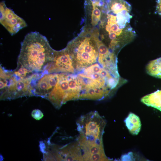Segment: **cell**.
Listing matches in <instances>:
<instances>
[{
    "label": "cell",
    "instance_id": "cell-1",
    "mask_svg": "<svg viewBox=\"0 0 161 161\" xmlns=\"http://www.w3.org/2000/svg\"><path fill=\"white\" fill-rule=\"evenodd\" d=\"M104 4L98 27L95 28V31L100 40L117 56L136 35L130 24L131 6L124 0H109Z\"/></svg>",
    "mask_w": 161,
    "mask_h": 161
},
{
    "label": "cell",
    "instance_id": "cell-2",
    "mask_svg": "<svg viewBox=\"0 0 161 161\" xmlns=\"http://www.w3.org/2000/svg\"><path fill=\"white\" fill-rule=\"evenodd\" d=\"M80 87L79 100H101L109 97L119 85L117 78L95 63L76 73Z\"/></svg>",
    "mask_w": 161,
    "mask_h": 161
},
{
    "label": "cell",
    "instance_id": "cell-3",
    "mask_svg": "<svg viewBox=\"0 0 161 161\" xmlns=\"http://www.w3.org/2000/svg\"><path fill=\"white\" fill-rule=\"evenodd\" d=\"M54 50L45 36L31 32L21 43L17 65L35 73L43 72L52 60Z\"/></svg>",
    "mask_w": 161,
    "mask_h": 161
},
{
    "label": "cell",
    "instance_id": "cell-4",
    "mask_svg": "<svg viewBox=\"0 0 161 161\" xmlns=\"http://www.w3.org/2000/svg\"><path fill=\"white\" fill-rule=\"evenodd\" d=\"M66 47L76 73L97 62L99 51L97 43L88 30L83 28L80 34L69 42Z\"/></svg>",
    "mask_w": 161,
    "mask_h": 161
},
{
    "label": "cell",
    "instance_id": "cell-5",
    "mask_svg": "<svg viewBox=\"0 0 161 161\" xmlns=\"http://www.w3.org/2000/svg\"><path fill=\"white\" fill-rule=\"evenodd\" d=\"M80 92L76 74L57 73V83L45 99L59 109L68 101L79 100Z\"/></svg>",
    "mask_w": 161,
    "mask_h": 161
},
{
    "label": "cell",
    "instance_id": "cell-6",
    "mask_svg": "<svg viewBox=\"0 0 161 161\" xmlns=\"http://www.w3.org/2000/svg\"><path fill=\"white\" fill-rule=\"evenodd\" d=\"M0 70L1 100L33 96L31 80L19 78L13 71L5 69L1 65Z\"/></svg>",
    "mask_w": 161,
    "mask_h": 161
},
{
    "label": "cell",
    "instance_id": "cell-7",
    "mask_svg": "<svg viewBox=\"0 0 161 161\" xmlns=\"http://www.w3.org/2000/svg\"><path fill=\"white\" fill-rule=\"evenodd\" d=\"M40 150L44 160L83 161L77 137L75 139L70 136L66 143L61 145L48 140L43 141Z\"/></svg>",
    "mask_w": 161,
    "mask_h": 161
},
{
    "label": "cell",
    "instance_id": "cell-8",
    "mask_svg": "<svg viewBox=\"0 0 161 161\" xmlns=\"http://www.w3.org/2000/svg\"><path fill=\"white\" fill-rule=\"evenodd\" d=\"M78 140L95 144H103L102 137L106 120L96 111L81 116L76 123Z\"/></svg>",
    "mask_w": 161,
    "mask_h": 161
},
{
    "label": "cell",
    "instance_id": "cell-9",
    "mask_svg": "<svg viewBox=\"0 0 161 161\" xmlns=\"http://www.w3.org/2000/svg\"><path fill=\"white\" fill-rule=\"evenodd\" d=\"M44 72L75 74L71 58L66 47L59 51L54 50L52 60Z\"/></svg>",
    "mask_w": 161,
    "mask_h": 161
},
{
    "label": "cell",
    "instance_id": "cell-10",
    "mask_svg": "<svg viewBox=\"0 0 161 161\" xmlns=\"http://www.w3.org/2000/svg\"><path fill=\"white\" fill-rule=\"evenodd\" d=\"M0 22L12 35L27 26L25 21L7 7L4 2L0 3Z\"/></svg>",
    "mask_w": 161,
    "mask_h": 161
},
{
    "label": "cell",
    "instance_id": "cell-11",
    "mask_svg": "<svg viewBox=\"0 0 161 161\" xmlns=\"http://www.w3.org/2000/svg\"><path fill=\"white\" fill-rule=\"evenodd\" d=\"M57 81V73L42 72L31 82L33 96L45 98L49 94Z\"/></svg>",
    "mask_w": 161,
    "mask_h": 161
},
{
    "label": "cell",
    "instance_id": "cell-12",
    "mask_svg": "<svg viewBox=\"0 0 161 161\" xmlns=\"http://www.w3.org/2000/svg\"><path fill=\"white\" fill-rule=\"evenodd\" d=\"M105 1L85 0L86 22L84 28L91 30L97 27L101 18Z\"/></svg>",
    "mask_w": 161,
    "mask_h": 161
},
{
    "label": "cell",
    "instance_id": "cell-13",
    "mask_svg": "<svg viewBox=\"0 0 161 161\" xmlns=\"http://www.w3.org/2000/svg\"><path fill=\"white\" fill-rule=\"evenodd\" d=\"M129 131L133 135H137L141 128V123L139 117L137 115L130 112L124 120Z\"/></svg>",
    "mask_w": 161,
    "mask_h": 161
},
{
    "label": "cell",
    "instance_id": "cell-14",
    "mask_svg": "<svg viewBox=\"0 0 161 161\" xmlns=\"http://www.w3.org/2000/svg\"><path fill=\"white\" fill-rule=\"evenodd\" d=\"M141 101L147 106L156 108L161 112V90L144 96Z\"/></svg>",
    "mask_w": 161,
    "mask_h": 161
},
{
    "label": "cell",
    "instance_id": "cell-15",
    "mask_svg": "<svg viewBox=\"0 0 161 161\" xmlns=\"http://www.w3.org/2000/svg\"><path fill=\"white\" fill-rule=\"evenodd\" d=\"M147 73L157 77L161 73V57L151 61L146 67Z\"/></svg>",
    "mask_w": 161,
    "mask_h": 161
},
{
    "label": "cell",
    "instance_id": "cell-16",
    "mask_svg": "<svg viewBox=\"0 0 161 161\" xmlns=\"http://www.w3.org/2000/svg\"><path fill=\"white\" fill-rule=\"evenodd\" d=\"M31 115L33 118L37 120H41L44 116L43 113L38 109L33 110L31 112Z\"/></svg>",
    "mask_w": 161,
    "mask_h": 161
},
{
    "label": "cell",
    "instance_id": "cell-17",
    "mask_svg": "<svg viewBox=\"0 0 161 161\" xmlns=\"http://www.w3.org/2000/svg\"><path fill=\"white\" fill-rule=\"evenodd\" d=\"M156 2V11L158 14L161 16V0H157Z\"/></svg>",
    "mask_w": 161,
    "mask_h": 161
},
{
    "label": "cell",
    "instance_id": "cell-18",
    "mask_svg": "<svg viewBox=\"0 0 161 161\" xmlns=\"http://www.w3.org/2000/svg\"><path fill=\"white\" fill-rule=\"evenodd\" d=\"M132 153H129L128 154L123 155L122 157V160H131V156Z\"/></svg>",
    "mask_w": 161,
    "mask_h": 161
},
{
    "label": "cell",
    "instance_id": "cell-19",
    "mask_svg": "<svg viewBox=\"0 0 161 161\" xmlns=\"http://www.w3.org/2000/svg\"></svg>",
    "mask_w": 161,
    "mask_h": 161
},
{
    "label": "cell",
    "instance_id": "cell-20",
    "mask_svg": "<svg viewBox=\"0 0 161 161\" xmlns=\"http://www.w3.org/2000/svg\"><path fill=\"white\" fill-rule=\"evenodd\" d=\"M161 74V73H160Z\"/></svg>",
    "mask_w": 161,
    "mask_h": 161
}]
</instances>
